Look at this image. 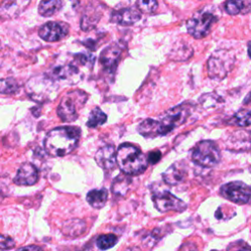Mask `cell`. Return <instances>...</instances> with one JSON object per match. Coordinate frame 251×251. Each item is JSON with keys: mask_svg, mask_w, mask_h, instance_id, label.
<instances>
[{"mask_svg": "<svg viewBox=\"0 0 251 251\" xmlns=\"http://www.w3.org/2000/svg\"><path fill=\"white\" fill-rule=\"evenodd\" d=\"M189 108L185 105H179L169 109L160 120L146 119L137 126V131L145 137H156L167 135L176 126L185 122L189 116Z\"/></svg>", "mask_w": 251, "mask_h": 251, "instance_id": "6da1fadb", "label": "cell"}, {"mask_svg": "<svg viewBox=\"0 0 251 251\" xmlns=\"http://www.w3.org/2000/svg\"><path fill=\"white\" fill-rule=\"evenodd\" d=\"M80 130L75 126H59L51 129L45 136L44 148L54 157L70 154L77 146Z\"/></svg>", "mask_w": 251, "mask_h": 251, "instance_id": "7a4b0ae2", "label": "cell"}, {"mask_svg": "<svg viewBox=\"0 0 251 251\" xmlns=\"http://www.w3.org/2000/svg\"><path fill=\"white\" fill-rule=\"evenodd\" d=\"M117 164L125 175H139L148 166V159L135 146L123 143L117 149Z\"/></svg>", "mask_w": 251, "mask_h": 251, "instance_id": "3957f363", "label": "cell"}, {"mask_svg": "<svg viewBox=\"0 0 251 251\" xmlns=\"http://www.w3.org/2000/svg\"><path fill=\"white\" fill-rule=\"evenodd\" d=\"M87 100V93L75 89L68 92L61 100L57 114L63 122L71 123L77 119L78 111L84 106Z\"/></svg>", "mask_w": 251, "mask_h": 251, "instance_id": "277c9868", "label": "cell"}, {"mask_svg": "<svg viewBox=\"0 0 251 251\" xmlns=\"http://www.w3.org/2000/svg\"><path fill=\"white\" fill-rule=\"evenodd\" d=\"M25 90L32 100L43 102L56 97L58 85L53 78L40 75L31 77L26 82Z\"/></svg>", "mask_w": 251, "mask_h": 251, "instance_id": "5b68a950", "label": "cell"}, {"mask_svg": "<svg viewBox=\"0 0 251 251\" xmlns=\"http://www.w3.org/2000/svg\"><path fill=\"white\" fill-rule=\"evenodd\" d=\"M234 56L226 50L214 52L208 60V75L214 79H223L232 69Z\"/></svg>", "mask_w": 251, "mask_h": 251, "instance_id": "8992f818", "label": "cell"}, {"mask_svg": "<svg viewBox=\"0 0 251 251\" xmlns=\"http://www.w3.org/2000/svg\"><path fill=\"white\" fill-rule=\"evenodd\" d=\"M192 160L202 167H213L221 160V153L214 141L203 140L196 144L192 151Z\"/></svg>", "mask_w": 251, "mask_h": 251, "instance_id": "52a82bcc", "label": "cell"}, {"mask_svg": "<svg viewBox=\"0 0 251 251\" xmlns=\"http://www.w3.org/2000/svg\"><path fill=\"white\" fill-rule=\"evenodd\" d=\"M216 21L217 17L213 13L206 10H201L187 20L186 28L191 36L200 39L209 33L212 25Z\"/></svg>", "mask_w": 251, "mask_h": 251, "instance_id": "ba28073f", "label": "cell"}, {"mask_svg": "<svg viewBox=\"0 0 251 251\" xmlns=\"http://www.w3.org/2000/svg\"><path fill=\"white\" fill-rule=\"evenodd\" d=\"M220 193L226 199L237 204L251 202V186L242 181H231L222 185Z\"/></svg>", "mask_w": 251, "mask_h": 251, "instance_id": "9c48e42d", "label": "cell"}, {"mask_svg": "<svg viewBox=\"0 0 251 251\" xmlns=\"http://www.w3.org/2000/svg\"><path fill=\"white\" fill-rule=\"evenodd\" d=\"M152 200L155 208L162 213L169 211L182 212L186 209V204L169 191H161L155 193L152 197Z\"/></svg>", "mask_w": 251, "mask_h": 251, "instance_id": "30bf717a", "label": "cell"}, {"mask_svg": "<svg viewBox=\"0 0 251 251\" xmlns=\"http://www.w3.org/2000/svg\"><path fill=\"white\" fill-rule=\"evenodd\" d=\"M69 32V26L65 23L48 22L42 25L38 30L39 36L49 42L58 41L64 38Z\"/></svg>", "mask_w": 251, "mask_h": 251, "instance_id": "8fae6325", "label": "cell"}, {"mask_svg": "<svg viewBox=\"0 0 251 251\" xmlns=\"http://www.w3.org/2000/svg\"><path fill=\"white\" fill-rule=\"evenodd\" d=\"M123 48L118 44L114 43L102 50L100 54V63L105 71L114 72L118 66Z\"/></svg>", "mask_w": 251, "mask_h": 251, "instance_id": "7c38bea8", "label": "cell"}, {"mask_svg": "<svg viewBox=\"0 0 251 251\" xmlns=\"http://www.w3.org/2000/svg\"><path fill=\"white\" fill-rule=\"evenodd\" d=\"M94 158L97 165L106 171L114 170L118 165L117 150L113 145H105L98 149Z\"/></svg>", "mask_w": 251, "mask_h": 251, "instance_id": "4fadbf2b", "label": "cell"}, {"mask_svg": "<svg viewBox=\"0 0 251 251\" xmlns=\"http://www.w3.org/2000/svg\"><path fill=\"white\" fill-rule=\"evenodd\" d=\"M38 180V171L32 164H23L14 177V183L17 185H33Z\"/></svg>", "mask_w": 251, "mask_h": 251, "instance_id": "5bb4252c", "label": "cell"}, {"mask_svg": "<svg viewBox=\"0 0 251 251\" xmlns=\"http://www.w3.org/2000/svg\"><path fill=\"white\" fill-rule=\"evenodd\" d=\"M226 145L229 150L248 151L251 150V131L239 130L233 132L227 139Z\"/></svg>", "mask_w": 251, "mask_h": 251, "instance_id": "9a60e30c", "label": "cell"}, {"mask_svg": "<svg viewBox=\"0 0 251 251\" xmlns=\"http://www.w3.org/2000/svg\"><path fill=\"white\" fill-rule=\"evenodd\" d=\"M141 19V14L133 8H123L115 11L111 16V22L121 25H130Z\"/></svg>", "mask_w": 251, "mask_h": 251, "instance_id": "2e32d148", "label": "cell"}, {"mask_svg": "<svg viewBox=\"0 0 251 251\" xmlns=\"http://www.w3.org/2000/svg\"><path fill=\"white\" fill-rule=\"evenodd\" d=\"M185 176L184 165L180 162L172 164L162 175L164 181L170 185H176L180 183Z\"/></svg>", "mask_w": 251, "mask_h": 251, "instance_id": "e0dca14e", "label": "cell"}, {"mask_svg": "<svg viewBox=\"0 0 251 251\" xmlns=\"http://www.w3.org/2000/svg\"><path fill=\"white\" fill-rule=\"evenodd\" d=\"M29 2L24 1H4L1 5V16L3 18H11L21 13Z\"/></svg>", "mask_w": 251, "mask_h": 251, "instance_id": "ac0fdd59", "label": "cell"}, {"mask_svg": "<svg viewBox=\"0 0 251 251\" xmlns=\"http://www.w3.org/2000/svg\"><path fill=\"white\" fill-rule=\"evenodd\" d=\"M52 74L57 79H71L77 77L79 70L75 64H65L54 68Z\"/></svg>", "mask_w": 251, "mask_h": 251, "instance_id": "d6986e66", "label": "cell"}, {"mask_svg": "<svg viewBox=\"0 0 251 251\" xmlns=\"http://www.w3.org/2000/svg\"><path fill=\"white\" fill-rule=\"evenodd\" d=\"M108 199V191L105 188L90 190L86 195V201L89 205L95 209H100L104 207Z\"/></svg>", "mask_w": 251, "mask_h": 251, "instance_id": "ffe728a7", "label": "cell"}, {"mask_svg": "<svg viewBox=\"0 0 251 251\" xmlns=\"http://www.w3.org/2000/svg\"><path fill=\"white\" fill-rule=\"evenodd\" d=\"M101 18L100 13L97 11V9L88 8L84 13L80 21V26L83 30L88 31L92 28H94L99 22Z\"/></svg>", "mask_w": 251, "mask_h": 251, "instance_id": "44dd1931", "label": "cell"}, {"mask_svg": "<svg viewBox=\"0 0 251 251\" xmlns=\"http://www.w3.org/2000/svg\"><path fill=\"white\" fill-rule=\"evenodd\" d=\"M63 233L70 237H75L82 234L85 230V223L78 219L68 221L64 224Z\"/></svg>", "mask_w": 251, "mask_h": 251, "instance_id": "7402d4cb", "label": "cell"}, {"mask_svg": "<svg viewBox=\"0 0 251 251\" xmlns=\"http://www.w3.org/2000/svg\"><path fill=\"white\" fill-rule=\"evenodd\" d=\"M251 2L250 1H227L225 4V10L229 15L245 14L250 11Z\"/></svg>", "mask_w": 251, "mask_h": 251, "instance_id": "603a6c76", "label": "cell"}, {"mask_svg": "<svg viewBox=\"0 0 251 251\" xmlns=\"http://www.w3.org/2000/svg\"><path fill=\"white\" fill-rule=\"evenodd\" d=\"M62 5V1L59 0L41 1L38 5V13L43 17H51L61 9Z\"/></svg>", "mask_w": 251, "mask_h": 251, "instance_id": "cb8c5ba5", "label": "cell"}, {"mask_svg": "<svg viewBox=\"0 0 251 251\" xmlns=\"http://www.w3.org/2000/svg\"><path fill=\"white\" fill-rule=\"evenodd\" d=\"M127 175H120L117 176L112 183V191L116 195H125L130 184V178Z\"/></svg>", "mask_w": 251, "mask_h": 251, "instance_id": "d4e9b609", "label": "cell"}, {"mask_svg": "<svg viewBox=\"0 0 251 251\" xmlns=\"http://www.w3.org/2000/svg\"><path fill=\"white\" fill-rule=\"evenodd\" d=\"M106 121H107V115L98 107H95L91 110L89 114L88 120L86 122V126L88 127H97L105 124Z\"/></svg>", "mask_w": 251, "mask_h": 251, "instance_id": "484cf974", "label": "cell"}, {"mask_svg": "<svg viewBox=\"0 0 251 251\" xmlns=\"http://www.w3.org/2000/svg\"><path fill=\"white\" fill-rule=\"evenodd\" d=\"M228 124L237 126H250L251 125V111L250 110L238 111L230 118V120L228 121Z\"/></svg>", "mask_w": 251, "mask_h": 251, "instance_id": "4316f807", "label": "cell"}, {"mask_svg": "<svg viewBox=\"0 0 251 251\" xmlns=\"http://www.w3.org/2000/svg\"><path fill=\"white\" fill-rule=\"evenodd\" d=\"M117 242H118V237L113 233L102 234L98 236L96 239V245L101 250H107L109 248H112L117 244Z\"/></svg>", "mask_w": 251, "mask_h": 251, "instance_id": "83f0119b", "label": "cell"}, {"mask_svg": "<svg viewBox=\"0 0 251 251\" xmlns=\"http://www.w3.org/2000/svg\"><path fill=\"white\" fill-rule=\"evenodd\" d=\"M19 90L18 82L12 78H3L1 80V93L3 94H13Z\"/></svg>", "mask_w": 251, "mask_h": 251, "instance_id": "f1b7e54d", "label": "cell"}, {"mask_svg": "<svg viewBox=\"0 0 251 251\" xmlns=\"http://www.w3.org/2000/svg\"><path fill=\"white\" fill-rule=\"evenodd\" d=\"M136 7L139 11H141L143 13L151 14L156 11V9L158 7V3L153 0H148V1L139 0L136 2Z\"/></svg>", "mask_w": 251, "mask_h": 251, "instance_id": "f546056e", "label": "cell"}, {"mask_svg": "<svg viewBox=\"0 0 251 251\" xmlns=\"http://www.w3.org/2000/svg\"><path fill=\"white\" fill-rule=\"evenodd\" d=\"M226 251H251V246L247 242L239 239L229 243L226 247Z\"/></svg>", "mask_w": 251, "mask_h": 251, "instance_id": "4dcf8cb0", "label": "cell"}, {"mask_svg": "<svg viewBox=\"0 0 251 251\" xmlns=\"http://www.w3.org/2000/svg\"><path fill=\"white\" fill-rule=\"evenodd\" d=\"M15 241L13 240L12 237L10 236H5V235H1V239H0V247L1 250H8L11 249L15 246Z\"/></svg>", "mask_w": 251, "mask_h": 251, "instance_id": "1f68e13d", "label": "cell"}, {"mask_svg": "<svg viewBox=\"0 0 251 251\" xmlns=\"http://www.w3.org/2000/svg\"><path fill=\"white\" fill-rule=\"evenodd\" d=\"M161 156H162V154H161V152H160L159 150H155V151L150 152L149 155H148V157H147L148 163H150V164H152V165H153V164H156L157 162L160 161Z\"/></svg>", "mask_w": 251, "mask_h": 251, "instance_id": "d6a6232c", "label": "cell"}, {"mask_svg": "<svg viewBox=\"0 0 251 251\" xmlns=\"http://www.w3.org/2000/svg\"><path fill=\"white\" fill-rule=\"evenodd\" d=\"M179 251H198L197 246L192 242H185L180 246Z\"/></svg>", "mask_w": 251, "mask_h": 251, "instance_id": "836d02e7", "label": "cell"}, {"mask_svg": "<svg viewBox=\"0 0 251 251\" xmlns=\"http://www.w3.org/2000/svg\"><path fill=\"white\" fill-rule=\"evenodd\" d=\"M17 251H42V249L37 245H27V246L19 248Z\"/></svg>", "mask_w": 251, "mask_h": 251, "instance_id": "e575fe53", "label": "cell"}, {"mask_svg": "<svg viewBox=\"0 0 251 251\" xmlns=\"http://www.w3.org/2000/svg\"><path fill=\"white\" fill-rule=\"evenodd\" d=\"M244 104H247V105H251V92L248 94V96L244 99Z\"/></svg>", "mask_w": 251, "mask_h": 251, "instance_id": "d590c367", "label": "cell"}, {"mask_svg": "<svg viewBox=\"0 0 251 251\" xmlns=\"http://www.w3.org/2000/svg\"><path fill=\"white\" fill-rule=\"evenodd\" d=\"M248 54H249V56L251 58V42L249 43V46H248Z\"/></svg>", "mask_w": 251, "mask_h": 251, "instance_id": "8d00e7d4", "label": "cell"}, {"mask_svg": "<svg viewBox=\"0 0 251 251\" xmlns=\"http://www.w3.org/2000/svg\"><path fill=\"white\" fill-rule=\"evenodd\" d=\"M212 251H218V250H212Z\"/></svg>", "mask_w": 251, "mask_h": 251, "instance_id": "74e56055", "label": "cell"}]
</instances>
